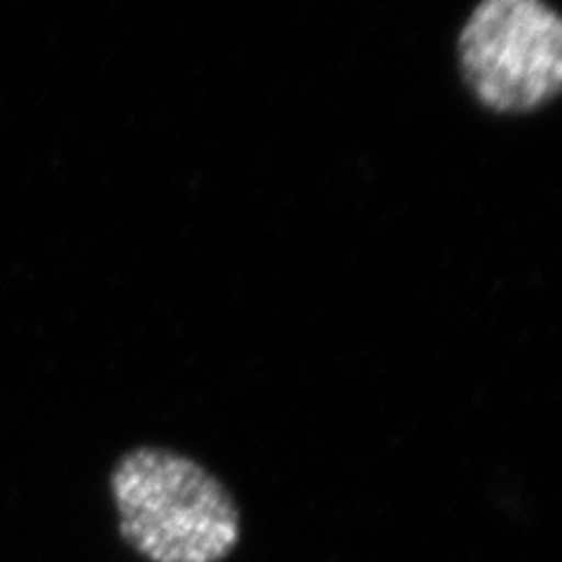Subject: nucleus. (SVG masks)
<instances>
[{
  "label": "nucleus",
  "mask_w": 562,
  "mask_h": 562,
  "mask_svg": "<svg viewBox=\"0 0 562 562\" xmlns=\"http://www.w3.org/2000/svg\"><path fill=\"white\" fill-rule=\"evenodd\" d=\"M120 537L150 562H221L241 537L227 487L190 457L138 448L111 476Z\"/></svg>",
  "instance_id": "obj_1"
},
{
  "label": "nucleus",
  "mask_w": 562,
  "mask_h": 562,
  "mask_svg": "<svg viewBox=\"0 0 562 562\" xmlns=\"http://www.w3.org/2000/svg\"><path fill=\"white\" fill-rule=\"evenodd\" d=\"M460 66L487 109H539L562 94V14L543 0H481L460 33Z\"/></svg>",
  "instance_id": "obj_2"
}]
</instances>
